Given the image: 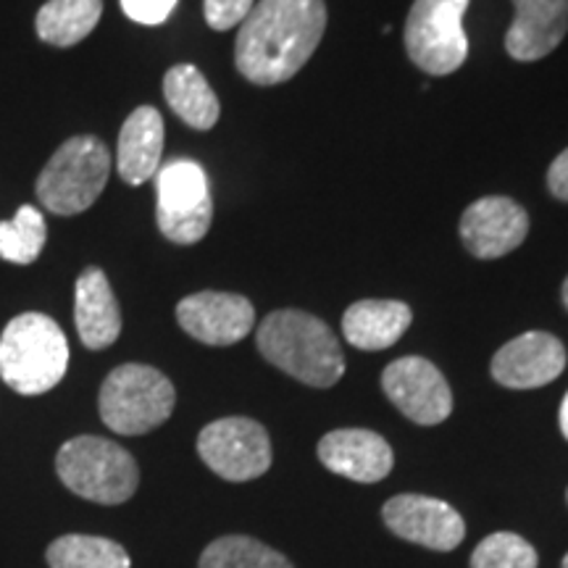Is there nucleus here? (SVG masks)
Masks as SVG:
<instances>
[{"label": "nucleus", "instance_id": "f257e3e1", "mask_svg": "<svg viewBox=\"0 0 568 568\" xmlns=\"http://www.w3.org/2000/svg\"><path fill=\"white\" fill-rule=\"evenodd\" d=\"M324 30V0H258L240 24L234 67L261 88L293 80L314 55Z\"/></svg>", "mask_w": 568, "mask_h": 568}, {"label": "nucleus", "instance_id": "f03ea898", "mask_svg": "<svg viewBox=\"0 0 568 568\" xmlns=\"http://www.w3.org/2000/svg\"><path fill=\"white\" fill-rule=\"evenodd\" d=\"M258 351L268 364L308 387L326 389L345 374L343 347L322 318L305 311H274L258 326Z\"/></svg>", "mask_w": 568, "mask_h": 568}, {"label": "nucleus", "instance_id": "7ed1b4c3", "mask_svg": "<svg viewBox=\"0 0 568 568\" xmlns=\"http://www.w3.org/2000/svg\"><path fill=\"white\" fill-rule=\"evenodd\" d=\"M69 343L59 322L45 314H21L0 335V376L13 393H51L67 376Z\"/></svg>", "mask_w": 568, "mask_h": 568}, {"label": "nucleus", "instance_id": "20e7f679", "mask_svg": "<svg viewBox=\"0 0 568 568\" xmlns=\"http://www.w3.org/2000/svg\"><path fill=\"white\" fill-rule=\"evenodd\" d=\"M111 176V153L103 140L77 134L63 142L34 184L40 203L55 216H77L92 209Z\"/></svg>", "mask_w": 568, "mask_h": 568}, {"label": "nucleus", "instance_id": "39448f33", "mask_svg": "<svg viewBox=\"0 0 568 568\" xmlns=\"http://www.w3.org/2000/svg\"><path fill=\"white\" fill-rule=\"evenodd\" d=\"M55 474L71 493L101 506H119L138 493L140 468L122 445L82 435L61 445Z\"/></svg>", "mask_w": 568, "mask_h": 568}, {"label": "nucleus", "instance_id": "423d86ee", "mask_svg": "<svg viewBox=\"0 0 568 568\" xmlns=\"http://www.w3.org/2000/svg\"><path fill=\"white\" fill-rule=\"evenodd\" d=\"M176 393L169 376L145 364L116 366L105 376L98 408L111 432L138 437L153 432L174 414Z\"/></svg>", "mask_w": 568, "mask_h": 568}, {"label": "nucleus", "instance_id": "0eeeda50", "mask_svg": "<svg viewBox=\"0 0 568 568\" xmlns=\"http://www.w3.org/2000/svg\"><path fill=\"white\" fill-rule=\"evenodd\" d=\"M468 3L471 0H416L410 6L403 45L424 74L447 77L464 67L468 55L464 32Z\"/></svg>", "mask_w": 568, "mask_h": 568}, {"label": "nucleus", "instance_id": "6e6552de", "mask_svg": "<svg viewBox=\"0 0 568 568\" xmlns=\"http://www.w3.org/2000/svg\"><path fill=\"white\" fill-rule=\"evenodd\" d=\"M155 222L166 240L176 245H195L209 234L213 197L209 176L195 161L166 163L155 174Z\"/></svg>", "mask_w": 568, "mask_h": 568}, {"label": "nucleus", "instance_id": "1a4fd4ad", "mask_svg": "<svg viewBox=\"0 0 568 568\" xmlns=\"http://www.w3.org/2000/svg\"><path fill=\"white\" fill-rule=\"evenodd\" d=\"M197 453L216 477L251 481L272 466V439L258 422L245 416L219 418L197 435Z\"/></svg>", "mask_w": 568, "mask_h": 568}, {"label": "nucleus", "instance_id": "9d476101", "mask_svg": "<svg viewBox=\"0 0 568 568\" xmlns=\"http://www.w3.org/2000/svg\"><path fill=\"white\" fill-rule=\"evenodd\" d=\"M382 389L403 416L422 426L443 424L453 414V393L432 361L406 355L382 372Z\"/></svg>", "mask_w": 568, "mask_h": 568}, {"label": "nucleus", "instance_id": "9b49d317", "mask_svg": "<svg viewBox=\"0 0 568 568\" xmlns=\"http://www.w3.org/2000/svg\"><path fill=\"white\" fill-rule=\"evenodd\" d=\"M382 518L397 537L429 550H456L466 537V524L458 510L437 497L395 495L382 508Z\"/></svg>", "mask_w": 568, "mask_h": 568}, {"label": "nucleus", "instance_id": "f8f14e48", "mask_svg": "<svg viewBox=\"0 0 568 568\" xmlns=\"http://www.w3.org/2000/svg\"><path fill=\"white\" fill-rule=\"evenodd\" d=\"M176 322L197 343L226 347L251 335L255 326V308L243 295L205 290V293L187 295L180 301Z\"/></svg>", "mask_w": 568, "mask_h": 568}, {"label": "nucleus", "instance_id": "ddd939ff", "mask_svg": "<svg viewBox=\"0 0 568 568\" xmlns=\"http://www.w3.org/2000/svg\"><path fill=\"white\" fill-rule=\"evenodd\" d=\"M529 234V213L500 195L479 197L460 216V240L477 258H500L516 251Z\"/></svg>", "mask_w": 568, "mask_h": 568}, {"label": "nucleus", "instance_id": "4468645a", "mask_svg": "<svg viewBox=\"0 0 568 568\" xmlns=\"http://www.w3.org/2000/svg\"><path fill=\"white\" fill-rule=\"evenodd\" d=\"M566 368V347L548 332H527L495 353V382L510 389H535L550 385Z\"/></svg>", "mask_w": 568, "mask_h": 568}, {"label": "nucleus", "instance_id": "2eb2a0df", "mask_svg": "<svg viewBox=\"0 0 568 568\" xmlns=\"http://www.w3.org/2000/svg\"><path fill=\"white\" fill-rule=\"evenodd\" d=\"M318 460L339 477L374 485L393 471V447L368 429H335L318 443Z\"/></svg>", "mask_w": 568, "mask_h": 568}, {"label": "nucleus", "instance_id": "dca6fc26", "mask_svg": "<svg viewBox=\"0 0 568 568\" xmlns=\"http://www.w3.org/2000/svg\"><path fill=\"white\" fill-rule=\"evenodd\" d=\"M516 19L506 34V51L516 61H539L564 42L568 0H514Z\"/></svg>", "mask_w": 568, "mask_h": 568}, {"label": "nucleus", "instance_id": "f3484780", "mask_svg": "<svg viewBox=\"0 0 568 568\" xmlns=\"http://www.w3.org/2000/svg\"><path fill=\"white\" fill-rule=\"evenodd\" d=\"M74 324L82 345L105 351L122 335V311L109 276L98 266L84 268L74 290Z\"/></svg>", "mask_w": 568, "mask_h": 568}, {"label": "nucleus", "instance_id": "a211bd4d", "mask_svg": "<svg viewBox=\"0 0 568 568\" xmlns=\"http://www.w3.org/2000/svg\"><path fill=\"white\" fill-rule=\"evenodd\" d=\"M163 155V119L153 105L134 109L119 132L116 172L126 184L138 187L159 174Z\"/></svg>", "mask_w": 568, "mask_h": 568}, {"label": "nucleus", "instance_id": "6ab92c4d", "mask_svg": "<svg viewBox=\"0 0 568 568\" xmlns=\"http://www.w3.org/2000/svg\"><path fill=\"white\" fill-rule=\"evenodd\" d=\"M414 314L400 301H358L345 311L343 335L358 351H385L406 335Z\"/></svg>", "mask_w": 568, "mask_h": 568}, {"label": "nucleus", "instance_id": "aec40b11", "mask_svg": "<svg viewBox=\"0 0 568 568\" xmlns=\"http://www.w3.org/2000/svg\"><path fill=\"white\" fill-rule=\"evenodd\" d=\"M163 98L169 109L182 119L184 124L197 132H209L222 116L216 92L211 90L203 71L193 63H176L163 77Z\"/></svg>", "mask_w": 568, "mask_h": 568}, {"label": "nucleus", "instance_id": "412c9836", "mask_svg": "<svg viewBox=\"0 0 568 568\" xmlns=\"http://www.w3.org/2000/svg\"><path fill=\"white\" fill-rule=\"evenodd\" d=\"M103 13V0H48L38 11L34 27L48 45L71 48L95 30Z\"/></svg>", "mask_w": 568, "mask_h": 568}, {"label": "nucleus", "instance_id": "4be33fe9", "mask_svg": "<svg viewBox=\"0 0 568 568\" xmlns=\"http://www.w3.org/2000/svg\"><path fill=\"white\" fill-rule=\"evenodd\" d=\"M51 568H130L132 560L119 542L92 535H63L45 552Z\"/></svg>", "mask_w": 568, "mask_h": 568}, {"label": "nucleus", "instance_id": "5701e85b", "mask_svg": "<svg viewBox=\"0 0 568 568\" xmlns=\"http://www.w3.org/2000/svg\"><path fill=\"white\" fill-rule=\"evenodd\" d=\"M48 226L34 205H21L17 216L0 222V258L17 266H30L45 247Z\"/></svg>", "mask_w": 568, "mask_h": 568}, {"label": "nucleus", "instance_id": "b1692460", "mask_svg": "<svg viewBox=\"0 0 568 568\" xmlns=\"http://www.w3.org/2000/svg\"><path fill=\"white\" fill-rule=\"evenodd\" d=\"M197 568H295L282 552L245 535L213 539L203 550Z\"/></svg>", "mask_w": 568, "mask_h": 568}, {"label": "nucleus", "instance_id": "393cba45", "mask_svg": "<svg viewBox=\"0 0 568 568\" xmlns=\"http://www.w3.org/2000/svg\"><path fill=\"white\" fill-rule=\"evenodd\" d=\"M471 568H537V550L514 531H495L477 545Z\"/></svg>", "mask_w": 568, "mask_h": 568}, {"label": "nucleus", "instance_id": "a878e982", "mask_svg": "<svg viewBox=\"0 0 568 568\" xmlns=\"http://www.w3.org/2000/svg\"><path fill=\"white\" fill-rule=\"evenodd\" d=\"M253 6L255 0H205L203 13L211 30L226 32L232 30V27L243 24L247 13L253 11Z\"/></svg>", "mask_w": 568, "mask_h": 568}, {"label": "nucleus", "instance_id": "bb28decb", "mask_svg": "<svg viewBox=\"0 0 568 568\" xmlns=\"http://www.w3.org/2000/svg\"><path fill=\"white\" fill-rule=\"evenodd\" d=\"M176 0H122V9L126 17L138 24H163L169 17H172Z\"/></svg>", "mask_w": 568, "mask_h": 568}, {"label": "nucleus", "instance_id": "cd10ccee", "mask_svg": "<svg viewBox=\"0 0 568 568\" xmlns=\"http://www.w3.org/2000/svg\"><path fill=\"white\" fill-rule=\"evenodd\" d=\"M548 187H550V193L558 197V201L568 203V148L558 155L556 161L550 163Z\"/></svg>", "mask_w": 568, "mask_h": 568}, {"label": "nucleus", "instance_id": "c85d7f7f", "mask_svg": "<svg viewBox=\"0 0 568 568\" xmlns=\"http://www.w3.org/2000/svg\"><path fill=\"white\" fill-rule=\"evenodd\" d=\"M560 432H564V437L568 439V393L564 397V403H560Z\"/></svg>", "mask_w": 568, "mask_h": 568}, {"label": "nucleus", "instance_id": "c756f323", "mask_svg": "<svg viewBox=\"0 0 568 568\" xmlns=\"http://www.w3.org/2000/svg\"><path fill=\"white\" fill-rule=\"evenodd\" d=\"M564 303H566V308H568V276H566V282H564Z\"/></svg>", "mask_w": 568, "mask_h": 568}, {"label": "nucleus", "instance_id": "7c9ffc66", "mask_svg": "<svg viewBox=\"0 0 568 568\" xmlns=\"http://www.w3.org/2000/svg\"><path fill=\"white\" fill-rule=\"evenodd\" d=\"M564 568H568V552H566V558H564Z\"/></svg>", "mask_w": 568, "mask_h": 568}, {"label": "nucleus", "instance_id": "2f4dec72", "mask_svg": "<svg viewBox=\"0 0 568 568\" xmlns=\"http://www.w3.org/2000/svg\"><path fill=\"white\" fill-rule=\"evenodd\" d=\"M566 497H568V493H566Z\"/></svg>", "mask_w": 568, "mask_h": 568}]
</instances>
